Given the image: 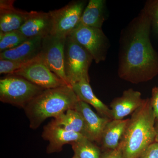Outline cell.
<instances>
[{"label":"cell","instance_id":"9c48e42d","mask_svg":"<svg viewBox=\"0 0 158 158\" xmlns=\"http://www.w3.org/2000/svg\"><path fill=\"white\" fill-rule=\"evenodd\" d=\"M66 38L53 35L44 37L39 56L53 73L70 85L64 72V50Z\"/></svg>","mask_w":158,"mask_h":158},{"label":"cell","instance_id":"52a82bcc","mask_svg":"<svg viewBox=\"0 0 158 158\" xmlns=\"http://www.w3.org/2000/svg\"><path fill=\"white\" fill-rule=\"evenodd\" d=\"M86 3L85 1H72L61 9L49 11L53 19L51 35L68 37L80 25Z\"/></svg>","mask_w":158,"mask_h":158},{"label":"cell","instance_id":"7c38bea8","mask_svg":"<svg viewBox=\"0 0 158 158\" xmlns=\"http://www.w3.org/2000/svg\"><path fill=\"white\" fill-rule=\"evenodd\" d=\"M74 110L80 113L84 119L87 138L99 145L105 127L112 119L100 116L94 112L90 105L82 101L78 102Z\"/></svg>","mask_w":158,"mask_h":158},{"label":"cell","instance_id":"6da1fadb","mask_svg":"<svg viewBox=\"0 0 158 158\" xmlns=\"http://www.w3.org/2000/svg\"><path fill=\"white\" fill-rule=\"evenodd\" d=\"M152 21L145 8L126 33L120 54L118 75L132 84L147 82L158 74V53L153 47L150 32Z\"/></svg>","mask_w":158,"mask_h":158},{"label":"cell","instance_id":"603a6c76","mask_svg":"<svg viewBox=\"0 0 158 158\" xmlns=\"http://www.w3.org/2000/svg\"><path fill=\"white\" fill-rule=\"evenodd\" d=\"M152 21V25L158 33V1L150 2L148 5L145 6Z\"/></svg>","mask_w":158,"mask_h":158},{"label":"cell","instance_id":"ba28073f","mask_svg":"<svg viewBox=\"0 0 158 158\" xmlns=\"http://www.w3.org/2000/svg\"><path fill=\"white\" fill-rule=\"evenodd\" d=\"M10 74L22 77L44 89L69 85L53 73L40 56L24 67Z\"/></svg>","mask_w":158,"mask_h":158},{"label":"cell","instance_id":"3957f363","mask_svg":"<svg viewBox=\"0 0 158 158\" xmlns=\"http://www.w3.org/2000/svg\"><path fill=\"white\" fill-rule=\"evenodd\" d=\"M79 100L69 85L45 89L24 109L30 127L37 129L47 118H55L68 110H74Z\"/></svg>","mask_w":158,"mask_h":158},{"label":"cell","instance_id":"5b68a950","mask_svg":"<svg viewBox=\"0 0 158 158\" xmlns=\"http://www.w3.org/2000/svg\"><path fill=\"white\" fill-rule=\"evenodd\" d=\"M64 68L69 84L72 86L83 80L90 82L88 70L93 60L83 47L68 36L64 46Z\"/></svg>","mask_w":158,"mask_h":158},{"label":"cell","instance_id":"7402d4cb","mask_svg":"<svg viewBox=\"0 0 158 158\" xmlns=\"http://www.w3.org/2000/svg\"><path fill=\"white\" fill-rule=\"evenodd\" d=\"M31 61L28 62H20L18 61L2 59L0 60V73L1 74H10L14 73V72L24 67Z\"/></svg>","mask_w":158,"mask_h":158},{"label":"cell","instance_id":"30bf717a","mask_svg":"<svg viewBox=\"0 0 158 158\" xmlns=\"http://www.w3.org/2000/svg\"><path fill=\"white\" fill-rule=\"evenodd\" d=\"M53 27V19L48 12L32 11L19 31L27 38L44 37L51 35Z\"/></svg>","mask_w":158,"mask_h":158},{"label":"cell","instance_id":"2e32d148","mask_svg":"<svg viewBox=\"0 0 158 158\" xmlns=\"http://www.w3.org/2000/svg\"><path fill=\"white\" fill-rule=\"evenodd\" d=\"M79 100L91 105L101 117L113 119L111 109L98 98L94 94L90 85V82L83 80L72 86Z\"/></svg>","mask_w":158,"mask_h":158},{"label":"cell","instance_id":"ac0fdd59","mask_svg":"<svg viewBox=\"0 0 158 158\" xmlns=\"http://www.w3.org/2000/svg\"><path fill=\"white\" fill-rule=\"evenodd\" d=\"M106 1L90 0L83 11L80 25L102 29L105 20Z\"/></svg>","mask_w":158,"mask_h":158},{"label":"cell","instance_id":"9a60e30c","mask_svg":"<svg viewBox=\"0 0 158 158\" xmlns=\"http://www.w3.org/2000/svg\"><path fill=\"white\" fill-rule=\"evenodd\" d=\"M43 38H29L15 48L0 53V60L28 62L39 56Z\"/></svg>","mask_w":158,"mask_h":158},{"label":"cell","instance_id":"4316f807","mask_svg":"<svg viewBox=\"0 0 158 158\" xmlns=\"http://www.w3.org/2000/svg\"><path fill=\"white\" fill-rule=\"evenodd\" d=\"M155 127L156 132V141L158 142V121H156Z\"/></svg>","mask_w":158,"mask_h":158},{"label":"cell","instance_id":"5bb4252c","mask_svg":"<svg viewBox=\"0 0 158 158\" xmlns=\"http://www.w3.org/2000/svg\"><path fill=\"white\" fill-rule=\"evenodd\" d=\"M15 1H0V31L6 32L19 30L28 15L29 12L16 9Z\"/></svg>","mask_w":158,"mask_h":158},{"label":"cell","instance_id":"ffe728a7","mask_svg":"<svg viewBox=\"0 0 158 158\" xmlns=\"http://www.w3.org/2000/svg\"><path fill=\"white\" fill-rule=\"evenodd\" d=\"M75 155L79 158H100L102 151L100 146L86 138L70 144Z\"/></svg>","mask_w":158,"mask_h":158},{"label":"cell","instance_id":"277c9868","mask_svg":"<svg viewBox=\"0 0 158 158\" xmlns=\"http://www.w3.org/2000/svg\"><path fill=\"white\" fill-rule=\"evenodd\" d=\"M44 90L22 77L8 74L0 80V100L24 109Z\"/></svg>","mask_w":158,"mask_h":158},{"label":"cell","instance_id":"8992f818","mask_svg":"<svg viewBox=\"0 0 158 158\" xmlns=\"http://www.w3.org/2000/svg\"><path fill=\"white\" fill-rule=\"evenodd\" d=\"M68 36L88 51L96 63L105 61L109 44L102 29L79 25Z\"/></svg>","mask_w":158,"mask_h":158},{"label":"cell","instance_id":"cb8c5ba5","mask_svg":"<svg viewBox=\"0 0 158 158\" xmlns=\"http://www.w3.org/2000/svg\"><path fill=\"white\" fill-rule=\"evenodd\" d=\"M138 158H158V142L151 144Z\"/></svg>","mask_w":158,"mask_h":158},{"label":"cell","instance_id":"83f0119b","mask_svg":"<svg viewBox=\"0 0 158 158\" xmlns=\"http://www.w3.org/2000/svg\"><path fill=\"white\" fill-rule=\"evenodd\" d=\"M72 158H79L77 156L75 155H74L73 156V157Z\"/></svg>","mask_w":158,"mask_h":158},{"label":"cell","instance_id":"7a4b0ae2","mask_svg":"<svg viewBox=\"0 0 158 158\" xmlns=\"http://www.w3.org/2000/svg\"><path fill=\"white\" fill-rule=\"evenodd\" d=\"M156 118L150 98L131 114L121 138V158H138L156 141Z\"/></svg>","mask_w":158,"mask_h":158},{"label":"cell","instance_id":"4fadbf2b","mask_svg":"<svg viewBox=\"0 0 158 158\" xmlns=\"http://www.w3.org/2000/svg\"><path fill=\"white\" fill-rule=\"evenodd\" d=\"M144 100L139 91L133 89L124 90L121 96L114 98L110 103L113 119H123L132 114L141 106Z\"/></svg>","mask_w":158,"mask_h":158},{"label":"cell","instance_id":"d6986e66","mask_svg":"<svg viewBox=\"0 0 158 158\" xmlns=\"http://www.w3.org/2000/svg\"><path fill=\"white\" fill-rule=\"evenodd\" d=\"M53 120L55 123L66 131L81 134L87 138L84 119L80 113L74 109L67 110Z\"/></svg>","mask_w":158,"mask_h":158},{"label":"cell","instance_id":"e0dca14e","mask_svg":"<svg viewBox=\"0 0 158 158\" xmlns=\"http://www.w3.org/2000/svg\"><path fill=\"white\" fill-rule=\"evenodd\" d=\"M129 119H113L108 123L99 144L102 152L114 150L118 147Z\"/></svg>","mask_w":158,"mask_h":158},{"label":"cell","instance_id":"d4e9b609","mask_svg":"<svg viewBox=\"0 0 158 158\" xmlns=\"http://www.w3.org/2000/svg\"><path fill=\"white\" fill-rule=\"evenodd\" d=\"M150 101L155 116L156 121H158V87L153 88Z\"/></svg>","mask_w":158,"mask_h":158},{"label":"cell","instance_id":"8fae6325","mask_svg":"<svg viewBox=\"0 0 158 158\" xmlns=\"http://www.w3.org/2000/svg\"><path fill=\"white\" fill-rule=\"evenodd\" d=\"M42 137L49 143L46 149L48 154L60 152L65 144L85 138L81 134L66 131L55 123L53 120L44 127Z\"/></svg>","mask_w":158,"mask_h":158},{"label":"cell","instance_id":"44dd1931","mask_svg":"<svg viewBox=\"0 0 158 158\" xmlns=\"http://www.w3.org/2000/svg\"><path fill=\"white\" fill-rule=\"evenodd\" d=\"M28 39L19 31H0V53L15 48Z\"/></svg>","mask_w":158,"mask_h":158},{"label":"cell","instance_id":"484cf974","mask_svg":"<svg viewBox=\"0 0 158 158\" xmlns=\"http://www.w3.org/2000/svg\"><path fill=\"white\" fill-rule=\"evenodd\" d=\"M121 147L120 144L114 150L102 152L100 158H121Z\"/></svg>","mask_w":158,"mask_h":158}]
</instances>
